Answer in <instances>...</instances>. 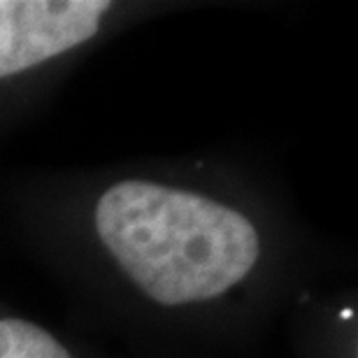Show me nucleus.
I'll return each instance as SVG.
<instances>
[{"label": "nucleus", "instance_id": "f03ea898", "mask_svg": "<svg viewBox=\"0 0 358 358\" xmlns=\"http://www.w3.org/2000/svg\"><path fill=\"white\" fill-rule=\"evenodd\" d=\"M112 7L105 0H0V82L87 45Z\"/></svg>", "mask_w": 358, "mask_h": 358}, {"label": "nucleus", "instance_id": "f257e3e1", "mask_svg": "<svg viewBox=\"0 0 358 358\" xmlns=\"http://www.w3.org/2000/svg\"><path fill=\"white\" fill-rule=\"evenodd\" d=\"M93 233L119 272L161 307L240 289L263 254L259 226L226 200L156 179H119L93 205Z\"/></svg>", "mask_w": 358, "mask_h": 358}, {"label": "nucleus", "instance_id": "7ed1b4c3", "mask_svg": "<svg viewBox=\"0 0 358 358\" xmlns=\"http://www.w3.org/2000/svg\"><path fill=\"white\" fill-rule=\"evenodd\" d=\"M0 358H75V354L35 321L0 317Z\"/></svg>", "mask_w": 358, "mask_h": 358}]
</instances>
